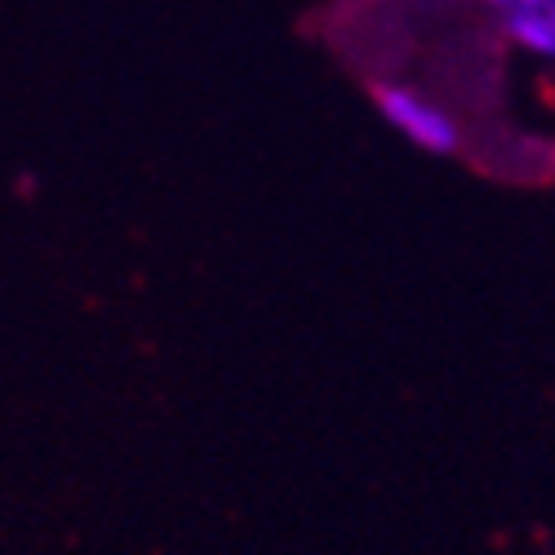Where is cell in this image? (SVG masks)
<instances>
[{
	"instance_id": "obj_2",
	"label": "cell",
	"mask_w": 555,
	"mask_h": 555,
	"mask_svg": "<svg viewBox=\"0 0 555 555\" xmlns=\"http://www.w3.org/2000/svg\"><path fill=\"white\" fill-rule=\"evenodd\" d=\"M516 50L555 63V0H480Z\"/></svg>"
},
{
	"instance_id": "obj_1",
	"label": "cell",
	"mask_w": 555,
	"mask_h": 555,
	"mask_svg": "<svg viewBox=\"0 0 555 555\" xmlns=\"http://www.w3.org/2000/svg\"><path fill=\"white\" fill-rule=\"evenodd\" d=\"M374 107L378 116L404 138L409 147H418L427 156H453L462 147V129L449 116V107H440L431 94L413 85H378L374 89Z\"/></svg>"
}]
</instances>
